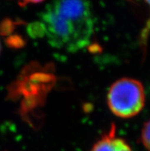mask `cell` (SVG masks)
<instances>
[{
    "label": "cell",
    "mask_w": 150,
    "mask_h": 151,
    "mask_svg": "<svg viewBox=\"0 0 150 151\" xmlns=\"http://www.w3.org/2000/svg\"><path fill=\"white\" fill-rule=\"evenodd\" d=\"M40 19L49 44L69 52L88 46L94 31L89 0H51Z\"/></svg>",
    "instance_id": "6da1fadb"
},
{
    "label": "cell",
    "mask_w": 150,
    "mask_h": 151,
    "mask_svg": "<svg viewBox=\"0 0 150 151\" xmlns=\"http://www.w3.org/2000/svg\"><path fill=\"white\" fill-rule=\"evenodd\" d=\"M146 102L144 87L134 78H123L111 84L107 93V105L120 118L135 117L143 109Z\"/></svg>",
    "instance_id": "7a4b0ae2"
},
{
    "label": "cell",
    "mask_w": 150,
    "mask_h": 151,
    "mask_svg": "<svg viewBox=\"0 0 150 151\" xmlns=\"http://www.w3.org/2000/svg\"><path fill=\"white\" fill-rule=\"evenodd\" d=\"M90 151H133V149L124 139L116 135V126L113 124L108 132L93 144Z\"/></svg>",
    "instance_id": "3957f363"
},
{
    "label": "cell",
    "mask_w": 150,
    "mask_h": 151,
    "mask_svg": "<svg viewBox=\"0 0 150 151\" xmlns=\"http://www.w3.org/2000/svg\"><path fill=\"white\" fill-rule=\"evenodd\" d=\"M149 121H147L144 123L143 128L141 130L140 141L144 147L149 150V133H150Z\"/></svg>",
    "instance_id": "277c9868"
},
{
    "label": "cell",
    "mask_w": 150,
    "mask_h": 151,
    "mask_svg": "<svg viewBox=\"0 0 150 151\" xmlns=\"http://www.w3.org/2000/svg\"><path fill=\"white\" fill-rule=\"evenodd\" d=\"M44 0H20V3L22 6L26 5V4H36L43 2Z\"/></svg>",
    "instance_id": "5b68a950"
},
{
    "label": "cell",
    "mask_w": 150,
    "mask_h": 151,
    "mask_svg": "<svg viewBox=\"0 0 150 151\" xmlns=\"http://www.w3.org/2000/svg\"><path fill=\"white\" fill-rule=\"evenodd\" d=\"M146 1V2L147 4H149V0H145Z\"/></svg>",
    "instance_id": "8992f818"
},
{
    "label": "cell",
    "mask_w": 150,
    "mask_h": 151,
    "mask_svg": "<svg viewBox=\"0 0 150 151\" xmlns=\"http://www.w3.org/2000/svg\"><path fill=\"white\" fill-rule=\"evenodd\" d=\"M0 52H1V42H0Z\"/></svg>",
    "instance_id": "52a82bcc"
}]
</instances>
